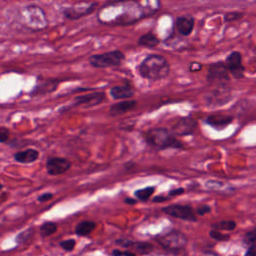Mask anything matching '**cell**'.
Masks as SVG:
<instances>
[{"label":"cell","mask_w":256,"mask_h":256,"mask_svg":"<svg viewBox=\"0 0 256 256\" xmlns=\"http://www.w3.org/2000/svg\"><path fill=\"white\" fill-rule=\"evenodd\" d=\"M52 198H53V194H52V193H50V192H45V193L39 195L38 198H37V200H38L39 202H47V201L51 200Z\"/></svg>","instance_id":"cell-35"},{"label":"cell","mask_w":256,"mask_h":256,"mask_svg":"<svg viewBox=\"0 0 256 256\" xmlns=\"http://www.w3.org/2000/svg\"><path fill=\"white\" fill-rule=\"evenodd\" d=\"M206 80L209 84H215L217 86L229 85L230 75L225 63L223 61H218L210 64L208 66Z\"/></svg>","instance_id":"cell-7"},{"label":"cell","mask_w":256,"mask_h":256,"mask_svg":"<svg viewBox=\"0 0 256 256\" xmlns=\"http://www.w3.org/2000/svg\"><path fill=\"white\" fill-rule=\"evenodd\" d=\"M75 244H76V242H75L74 239H67V240H64V241L60 242L61 248H63L66 251L73 250L74 247H75Z\"/></svg>","instance_id":"cell-29"},{"label":"cell","mask_w":256,"mask_h":256,"mask_svg":"<svg viewBox=\"0 0 256 256\" xmlns=\"http://www.w3.org/2000/svg\"><path fill=\"white\" fill-rule=\"evenodd\" d=\"M97 5L98 3L96 2H78L70 7L63 8L62 13L68 20H78L92 14L96 10Z\"/></svg>","instance_id":"cell-8"},{"label":"cell","mask_w":256,"mask_h":256,"mask_svg":"<svg viewBox=\"0 0 256 256\" xmlns=\"http://www.w3.org/2000/svg\"><path fill=\"white\" fill-rule=\"evenodd\" d=\"M106 98L105 92L103 91H93L91 93L78 95L73 99L72 107L85 106V107H94L101 104Z\"/></svg>","instance_id":"cell-12"},{"label":"cell","mask_w":256,"mask_h":256,"mask_svg":"<svg viewBox=\"0 0 256 256\" xmlns=\"http://www.w3.org/2000/svg\"><path fill=\"white\" fill-rule=\"evenodd\" d=\"M198 126V122L191 116H184L173 125L171 132L175 136H187L194 133Z\"/></svg>","instance_id":"cell-13"},{"label":"cell","mask_w":256,"mask_h":256,"mask_svg":"<svg viewBox=\"0 0 256 256\" xmlns=\"http://www.w3.org/2000/svg\"><path fill=\"white\" fill-rule=\"evenodd\" d=\"M71 161L64 157H49L46 161V171L51 176H57L66 173L71 168Z\"/></svg>","instance_id":"cell-11"},{"label":"cell","mask_w":256,"mask_h":256,"mask_svg":"<svg viewBox=\"0 0 256 256\" xmlns=\"http://www.w3.org/2000/svg\"><path fill=\"white\" fill-rule=\"evenodd\" d=\"M140 77L149 81H159L165 79L170 73L168 60L160 54L147 55L137 66Z\"/></svg>","instance_id":"cell-1"},{"label":"cell","mask_w":256,"mask_h":256,"mask_svg":"<svg viewBox=\"0 0 256 256\" xmlns=\"http://www.w3.org/2000/svg\"><path fill=\"white\" fill-rule=\"evenodd\" d=\"M225 65L229 72V75L236 80H240L244 77L245 68L242 62V54L239 51H232L225 59Z\"/></svg>","instance_id":"cell-10"},{"label":"cell","mask_w":256,"mask_h":256,"mask_svg":"<svg viewBox=\"0 0 256 256\" xmlns=\"http://www.w3.org/2000/svg\"><path fill=\"white\" fill-rule=\"evenodd\" d=\"M245 256H255V244H252L248 247Z\"/></svg>","instance_id":"cell-39"},{"label":"cell","mask_w":256,"mask_h":256,"mask_svg":"<svg viewBox=\"0 0 256 256\" xmlns=\"http://www.w3.org/2000/svg\"><path fill=\"white\" fill-rule=\"evenodd\" d=\"M170 197L169 196H164V195H158L152 198V202L154 203H160V202H165L167 200H169Z\"/></svg>","instance_id":"cell-38"},{"label":"cell","mask_w":256,"mask_h":256,"mask_svg":"<svg viewBox=\"0 0 256 256\" xmlns=\"http://www.w3.org/2000/svg\"><path fill=\"white\" fill-rule=\"evenodd\" d=\"M2 188H3V184H1V183H0V190H1Z\"/></svg>","instance_id":"cell-41"},{"label":"cell","mask_w":256,"mask_h":256,"mask_svg":"<svg viewBox=\"0 0 256 256\" xmlns=\"http://www.w3.org/2000/svg\"><path fill=\"white\" fill-rule=\"evenodd\" d=\"M195 19L193 16L185 15V16H178L174 22V28L176 32L183 37H187L191 35L194 29Z\"/></svg>","instance_id":"cell-15"},{"label":"cell","mask_w":256,"mask_h":256,"mask_svg":"<svg viewBox=\"0 0 256 256\" xmlns=\"http://www.w3.org/2000/svg\"><path fill=\"white\" fill-rule=\"evenodd\" d=\"M255 238H256V233H255V230L253 229V230H251V231H249V232H247V233L245 234L244 242H245L246 244H249V246H250V245L254 244Z\"/></svg>","instance_id":"cell-31"},{"label":"cell","mask_w":256,"mask_h":256,"mask_svg":"<svg viewBox=\"0 0 256 256\" xmlns=\"http://www.w3.org/2000/svg\"><path fill=\"white\" fill-rule=\"evenodd\" d=\"M96 227V223L90 220H84L79 222L75 227V233L78 236H87L89 235Z\"/></svg>","instance_id":"cell-21"},{"label":"cell","mask_w":256,"mask_h":256,"mask_svg":"<svg viewBox=\"0 0 256 256\" xmlns=\"http://www.w3.org/2000/svg\"><path fill=\"white\" fill-rule=\"evenodd\" d=\"M156 188L154 186H147L141 189H138L134 192V196L136 197V199L140 200V201H147L152 194L155 192Z\"/></svg>","instance_id":"cell-22"},{"label":"cell","mask_w":256,"mask_h":256,"mask_svg":"<svg viewBox=\"0 0 256 256\" xmlns=\"http://www.w3.org/2000/svg\"><path fill=\"white\" fill-rule=\"evenodd\" d=\"M14 160L18 163L29 164L35 162L39 158V151L34 148H27L25 150L18 151L13 155Z\"/></svg>","instance_id":"cell-18"},{"label":"cell","mask_w":256,"mask_h":256,"mask_svg":"<svg viewBox=\"0 0 256 256\" xmlns=\"http://www.w3.org/2000/svg\"><path fill=\"white\" fill-rule=\"evenodd\" d=\"M244 16V13L240 11H230L224 14V21L225 22H234L237 20L242 19Z\"/></svg>","instance_id":"cell-27"},{"label":"cell","mask_w":256,"mask_h":256,"mask_svg":"<svg viewBox=\"0 0 256 256\" xmlns=\"http://www.w3.org/2000/svg\"><path fill=\"white\" fill-rule=\"evenodd\" d=\"M10 137V130L5 126H0V143L6 142Z\"/></svg>","instance_id":"cell-30"},{"label":"cell","mask_w":256,"mask_h":256,"mask_svg":"<svg viewBox=\"0 0 256 256\" xmlns=\"http://www.w3.org/2000/svg\"><path fill=\"white\" fill-rule=\"evenodd\" d=\"M33 235V229L32 228H28L24 231H22L21 233H19L16 238H15V241L17 244H22V243H25L28 239L31 238V236Z\"/></svg>","instance_id":"cell-25"},{"label":"cell","mask_w":256,"mask_h":256,"mask_svg":"<svg viewBox=\"0 0 256 256\" xmlns=\"http://www.w3.org/2000/svg\"><path fill=\"white\" fill-rule=\"evenodd\" d=\"M162 212L165 214L178 218L181 220L185 221H190V222H196L197 221V216L194 213L193 209L189 205H184V204H171L168 206H165L162 208Z\"/></svg>","instance_id":"cell-9"},{"label":"cell","mask_w":256,"mask_h":256,"mask_svg":"<svg viewBox=\"0 0 256 256\" xmlns=\"http://www.w3.org/2000/svg\"><path fill=\"white\" fill-rule=\"evenodd\" d=\"M160 44V39L152 32L148 31L145 34H142L138 38V45L145 47L147 49H154Z\"/></svg>","instance_id":"cell-19"},{"label":"cell","mask_w":256,"mask_h":256,"mask_svg":"<svg viewBox=\"0 0 256 256\" xmlns=\"http://www.w3.org/2000/svg\"><path fill=\"white\" fill-rule=\"evenodd\" d=\"M57 230V225L54 222H45L40 226V234L42 237H48L54 234Z\"/></svg>","instance_id":"cell-24"},{"label":"cell","mask_w":256,"mask_h":256,"mask_svg":"<svg viewBox=\"0 0 256 256\" xmlns=\"http://www.w3.org/2000/svg\"><path fill=\"white\" fill-rule=\"evenodd\" d=\"M124 203L128 204V205H134V204L137 203V199H134V198H131V197H126L124 199Z\"/></svg>","instance_id":"cell-40"},{"label":"cell","mask_w":256,"mask_h":256,"mask_svg":"<svg viewBox=\"0 0 256 256\" xmlns=\"http://www.w3.org/2000/svg\"><path fill=\"white\" fill-rule=\"evenodd\" d=\"M58 86V81H54V80H48L45 81L43 83H40L38 85H36L33 89V91L31 92L32 95H40V94H47V93H51L54 90L57 89Z\"/></svg>","instance_id":"cell-20"},{"label":"cell","mask_w":256,"mask_h":256,"mask_svg":"<svg viewBox=\"0 0 256 256\" xmlns=\"http://www.w3.org/2000/svg\"><path fill=\"white\" fill-rule=\"evenodd\" d=\"M210 211H211V207H210L209 205L204 204V205L199 206V207L194 211V213L197 214V215H199V216H203V215L209 213Z\"/></svg>","instance_id":"cell-32"},{"label":"cell","mask_w":256,"mask_h":256,"mask_svg":"<svg viewBox=\"0 0 256 256\" xmlns=\"http://www.w3.org/2000/svg\"><path fill=\"white\" fill-rule=\"evenodd\" d=\"M137 105V101L134 99H128V100H122L120 102L114 103L109 107V115L110 116H119L123 115L128 111L133 110Z\"/></svg>","instance_id":"cell-16"},{"label":"cell","mask_w":256,"mask_h":256,"mask_svg":"<svg viewBox=\"0 0 256 256\" xmlns=\"http://www.w3.org/2000/svg\"><path fill=\"white\" fill-rule=\"evenodd\" d=\"M209 235L211 238H213L216 241H228L230 239V236L228 234H224V233H221L220 231L213 230V229L209 232Z\"/></svg>","instance_id":"cell-28"},{"label":"cell","mask_w":256,"mask_h":256,"mask_svg":"<svg viewBox=\"0 0 256 256\" xmlns=\"http://www.w3.org/2000/svg\"><path fill=\"white\" fill-rule=\"evenodd\" d=\"M116 244H119L122 247H132L134 242L128 239H118L116 240Z\"/></svg>","instance_id":"cell-37"},{"label":"cell","mask_w":256,"mask_h":256,"mask_svg":"<svg viewBox=\"0 0 256 256\" xmlns=\"http://www.w3.org/2000/svg\"><path fill=\"white\" fill-rule=\"evenodd\" d=\"M232 98L233 95L229 85L216 86V88L207 92L203 97L205 105L209 108L221 107L230 102Z\"/></svg>","instance_id":"cell-5"},{"label":"cell","mask_w":256,"mask_h":256,"mask_svg":"<svg viewBox=\"0 0 256 256\" xmlns=\"http://www.w3.org/2000/svg\"><path fill=\"white\" fill-rule=\"evenodd\" d=\"M125 60V54L119 49L94 54L89 57V64L94 68H109L120 66Z\"/></svg>","instance_id":"cell-4"},{"label":"cell","mask_w":256,"mask_h":256,"mask_svg":"<svg viewBox=\"0 0 256 256\" xmlns=\"http://www.w3.org/2000/svg\"><path fill=\"white\" fill-rule=\"evenodd\" d=\"M185 193V189L183 187H178L175 189H172L168 192V196L169 197H174V196H179Z\"/></svg>","instance_id":"cell-34"},{"label":"cell","mask_w":256,"mask_h":256,"mask_svg":"<svg viewBox=\"0 0 256 256\" xmlns=\"http://www.w3.org/2000/svg\"><path fill=\"white\" fill-rule=\"evenodd\" d=\"M213 230H226V231H232L236 228V222L234 220H222L220 222L213 223L211 225Z\"/></svg>","instance_id":"cell-23"},{"label":"cell","mask_w":256,"mask_h":256,"mask_svg":"<svg viewBox=\"0 0 256 256\" xmlns=\"http://www.w3.org/2000/svg\"><path fill=\"white\" fill-rule=\"evenodd\" d=\"M132 247H134L141 254H148L153 248L152 245L147 242H134Z\"/></svg>","instance_id":"cell-26"},{"label":"cell","mask_w":256,"mask_h":256,"mask_svg":"<svg viewBox=\"0 0 256 256\" xmlns=\"http://www.w3.org/2000/svg\"><path fill=\"white\" fill-rule=\"evenodd\" d=\"M156 241L165 249L179 250L182 249L187 243V237L179 230H171L165 234L157 235Z\"/></svg>","instance_id":"cell-6"},{"label":"cell","mask_w":256,"mask_h":256,"mask_svg":"<svg viewBox=\"0 0 256 256\" xmlns=\"http://www.w3.org/2000/svg\"><path fill=\"white\" fill-rule=\"evenodd\" d=\"M112 255L113 256H136L134 253H132L130 251H121L118 249H114L112 251Z\"/></svg>","instance_id":"cell-36"},{"label":"cell","mask_w":256,"mask_h":256,"mask_svg":"<svg viewBox=\"0 0 256 256\" xmlns=\"http://www.w3.org/2000/svg\"><path fill=\"white\" fill-rule=\"evenodd\" d=\"M143 139L148 146L156 150H180L184 148L183 143L171 132L170 129L165 127H155L144 131Z\"/></svg>","instance_id":"cell-2"},{"label":"cell","mask_w":256,"mask_h":256,"mask_svg":"<svg viewBox=\"0 0 256 256\" xmlns=\"http://www.w3.org/2000/svg\"><path fill=\"white\" fill-rule=\"evenodd\" d=\"M109 92L111 97L115 100H128L135 94V90L128 84L113 86Z\"/></svg>","instance_id":"cell-17"},{"label":"cell","mask_w":256,"mask_h":256,"mask_svg":"<svg viewBox=\"0 0 256 256\" xmlns=\"http://www.w3.org/2000/svg\"><path fill=\"white\" fill-rule=\"evenodd\" d=\"M233 120H234V117L230 114L213 113L208 115L204 119V122L216 130H223L228 125H230L233 122Z\"/></svg>","instance_id":"cell-14"},{"label":"cell","mask_w":256,"mask_h":256,"mask_svg":"<svg viewBox=\"0 0 256 256\" xmlns=\"http://www.w3.org/2000/svg\"><path fill=\"white\" fill-rule=\"evenodd\" d=\"M18 17L20 23L32 31H39L48 26V19L44 10L35 4L22 7L19 10Z\"/></svg>","instance_id":"cell-3"},{"label":"cell","mask_w":256,"mask_h":256,"mask_svg":"<svg viewBox=\"0 0 256 256\" xmlns=\"http://www.w3.org/2000/svg\"><path fill=\"white\" fill-rule=\"evenodd\" d=\"M202 68H203V65L196 61H193L188 65V69L190 72H199L202 70Z\"/></svg>","instance_id":"cell-33"}]
</instances>
